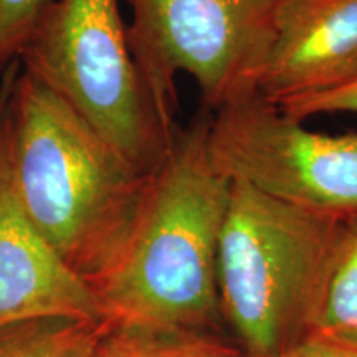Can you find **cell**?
<instances>
[{
  "mask_svg": "<svg viewBox=\"0 0 357 357\" xmlns=\"http://www.w3.org/2000/svg\"><path fill=\"white\" fill-rule=\"evenodd\" d=\"M208 128V109L177 128L121 243L88 280L111 329L202 333L222 318L218 245L231 181L213 162Z\"/></svg>",
  "mask_w": 357,
  "mask_h": 357,
  "instance_id": "1",
  "label": "cell"
},
{
  "mask_svg": "<svg viewBox=\"0 0 357 357\" xmlns=\"http://www.w3.org/2000/svg\"><path fill=\"white\" fill-rule=\"evenodd\" d=\"M3 124L22 208L88 283L121 243L153 172L134 167L25 70L13 78Z\"/></svg>",
  "mask_w": 357,
  "mask_h": 357,
  "instance_id": "2",
  "label": "cell"
},
{
  "mask_svg": "<svg viewBox=\"0 0 357 357\" xmlns=\"http://www.w3.org/2000/svg\"><path fill=\"white\" fill-rule=\"evenodd\" d=\"M341 220L231 181L218 301L245 356L270 357L305 336Z\"/></svg>",
  "mask_w": 357,
  "mask_h": 357,
  "instance_id": "3",
  "label": "cell"
},
{
  "mask_svg": "<svg viewBox=\"0 0 357 357\" xmlns=\"http://www.w3.org/2000/svg\"><path fill=\"white\" fill-rule=\"evenodd\" d=\"M19 63L141 172L166 158L177 129L164 124L147 95L119 0H52Z\"/></svg>",
  "mask_w": 357,
  "mask_h": 357,
  "instance_id": "4",
  "label": "cell"
},
{
  "mask_svg": "<svg viewBox=\"0 0 357 357\" xmlns=\"http://www.w3.org/2000/svg\"><path fill=\"white\" fill-rule=\"evenodd\" d=\"M280 0H131L129 47L164 124L176 128V78L197 84L215 111L257 91Z\"/></svg>",
  "mask_w": 357,
  "mask_h": 357,
  "instance_id": "5",
  "label": "cell"
},
{
  "mask_svg": "<svg viewBox=\"0 0 357 357\" xmlns=\"http://www.w3.org/2000/svg\"><path fill=\"white\" fill-rule=\"evenodd\" d=\"M208 149L223 176L334 218L357 217V134L311 131L258 91L211 111Z\"/></svg>",
  "mask_w": 357,
  "mask_h": 357,
  "instance_id": "6",
  "label": "cell"
},
{
  "mask_svg": "<svg viewBox=\"0 0 357 357\" xmlns=\"http://www.w3.org/2000/svg\"><path fill=\"white\" fill-rule=\"evenodd\" d=\"M6 111V109H3ZM101 323L91 288L33 225L17 197L0 116V329L37 319Z\"/></svg>",
  "mask_w": 357,
  "mask_h": 357,
  "instance_id": "7",
  "label": "cell"
},
{
  "mask_svg": "<svg viewBox=\"0 0 357 357\" xmlns=\"http://www.w3.org/2000/svg\"><path fill=\"white\" fill-rule=\"evenodd\" d=\"M357 73V0H280L275 33L257 91L294 100Z\"/></svg>",
  "mask_w": 357,
  "mask_h": 357,
  "instance_id": "8",
  "label": "cell"
},
{
  "mask_svg": "<svg viewBox=\"0 0 357 357\" xmlns=\"http://www.w3.org/2000/svg\"><path fill=\"white\" fill-rule=\"evenodd\" d=\"M306 334L357 347V217L339 223Z\"/></svg>",
  "mask_w": 357,
  "mask_h": 357,
  "instance_id": "9",
  "label": "cell"
},
{
  "mask_svg": "<svg viewBox=\"0 0 357 357\" xmlns=\"http://www.w3.org/2000/svg\"><path fill=\"white\" fill-rule=\"evenodd\" d=\"M105 334L93 321H29L0 329V357H101Z\"/></svg>",
  "mask_w": 357,
  "mask_h": 357,
  "instance_id": "10",
  "label": "cell"
},
{
  "mask_svg": "<svg viewBox=\"0 0 357 357\" xmlns=\"http://www.w3.org/2000/svg\"><path fill=\"white\" fill-rule=\"evenodd\" d=\"M101 357H247L212 331L141 333L108 326Z\"/></svg>",
  "mask_w": 357,
  "mask_h": 357,
  "instance_id": "11",
  "label": "cell"
},
{
  "mask_svg": "<svg viewBox=\"0 0 357 357\" xmlns=\"http://www.w3.org/2000/svg\"><path fill=\"white\" fill-rule=\"evenodd\" d=\"M52 0H0V71L19 60L22 48Z\"/></svg>",
  "mask_w": 357,
  "mask_h": 357,
  "instance_id": "12",
  "label": "cell"
},
{
  "mask_svg": "<svg viewBox=\"0 0 357 357\" xmlns=\"http://www.w3.org/2000/svg\"><path fill=\"white\" fill-rule=\"evenodd\" d=\"M278 106L284 113L301 121L319 114L357 113V73L337 86L283 101Z\"/></svg>",
  "mask_w": 357,
  "mask_h": 357,
  "instance_id": "13",
  "label": "cell"
},
{
  "mask_svg": "<svg viewBox=\"0 0 357 357\" xmlns=\"http://www.w3.org/2000/svg\"><path fill=\"white\" fill-rule=\"evenodd\" d=\"M270 357H357V347H349L328 339L305 334L296 342Z\"/></svg>",
  "mask_w": 357,
  "mask_h": 357,
  "instance_id": "14",
  "label": "cell"
},
{
  "mask_svg": "<svg viewBox=\"0 0 357 357\" xmlns=\"http://www.w3.org/2000/svg\"><path fill=\"white\" fill-rule=\"evenodd\" d=\"M17 70H19V61L12 63L10 68L7 70V73L3 75L2 78H0V116H2L3 109H6V105H7V100H8V93H10V88H12L13 78H15ZM0 75H2V71H0Z\"/></svg>",
  "mask_w": 357,
  "mask_h": 357,
  "instance_id": "15",
  "label": "cell"
}]
</instances>
